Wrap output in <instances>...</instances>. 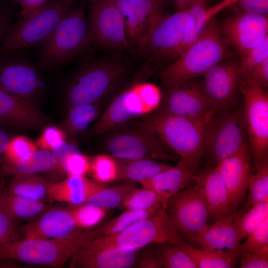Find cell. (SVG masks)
Returning <instances> with one entry per match:
<instances>
[{"mask_svg": "<svg viewBox=\"0 0 268 268\" xmlns=\"http://www.w3.org/2000/svg\"><path fill=\"white\" fill-rule=\"evenodd\" d=\"M127 68L115 59L97 58L82 63L65 85L64 99L68 109L78 105L105 103L122 84Z\"/></svg>", "mask_w": 268, "mask_h": 268, "instance_id": "cell-1", "label": "cell"}, {"mask_svg": "<svg viewBox=\"0 0 268 268\" xmlns=\"http://www.w3.org/2000/svg\"><path fill=\"white\" fill-rule=\"evenodd\" d=\"M92 44L82 3L57 25L41 46L35 63L42 70H55L81 56Z\"/></svg>", "mask_w": 268, "mask_h": 268, "instance_id": "cell-2", "label": "cell"}, {"mask_svg": "<svg viewBox=\"0 0 268 268\" xmlns=\"http://www.w3.org/2000/svg\"><path fill=\"white\" fill-rule=\"evenodd\" d=\"M228 54L220 27L213 18L178 59L162 71V82L168 88L203 76Z\"/></svg>", "mask_w": 268, "mask_h": 268, "instance_id": "cell-3", "label": "cell"}, {"mask_svg": "<svg viewBox=\"0 0 268 268\" xmlns=\"http://www.w3.org/2000/svg\"><path fill=\"white\" fill-rule=\"evenodd\" d=\"M100 237L99 225L92 228H80L63 238L18 240L0 246V258L61 267L79 248Z\"/></svg>", "mask_w": 268, "mask_h": 268, "instance_id": "cell-4", "label": "cell"}, {"mask_svg": "<svg viewBox=\"0 0 268 268\" xmlns=\"http://www.w3.org/2000/svg\"><path fill=\"white\" fill-rule=\"evenodd\" d=\"M140 123L155 132L182 159L197 170L204 154L208 122L158 110Z\"/></svg>", "mask_w": 268, "mask_h": 268, "instance_id": "cell-5", "label": "cell"}, {"mask_svg": "<svg viewBox=\"0 0 268 268\" xmlns=\"http://www.w3.org/2000/svg\"><path fill=\"white\" fill-rule=\"evenodd\" d=\"M78 0L50 1L32 15L12 24L0 46V56L41 46Z\"/></svg>", "mask_w": 268, "mask_h": 268, "instance_id": "cell-6", "label": "cell"}, {"mask_svg": "<svg viewBox=\"0 0 268 268\" xmlns=\"http://www.w3.org/2000/svg\"><path fill=\"white\" fill-rule=\"evenodd\" d=\"M163 99L160 88L148 82L135 83L116 95L94 124L92 134L109 132L130 119L151 113Z\"/></svg>", "mask_w": 268, "mask_h": 268, "instance_id": "cell-7", "label": "cell"}, {"mask_svg": "<svg viewBox=\"0 0 268 268\" xmlns=\"http://www.w3.org/2000/svg\"><path fill=\"white\" fill-rule=\"evenodd\" d=\"M182 240L162 207L155 214L135 222L119 233L96 238L87 244L97 248L137 251L151 244L169 242L179 245Z\"/></svg>", "mask_w": 268, "mask_h": 268, "instance_id": "cell-8", "label": "cell"}, {"mask_svg": "<svg viewBox=\"0 0 268 268\" xmlns=\"http://www.w3.org/2000/svg\"><path fill=\"white\" fill-rule=\"evenodd\" d=\"M111 131L104 141V147L116 158L168 161L179 157L155 132L140 122L133 126H120Z\"/></svg>", "mask_w": 268, "mask_h": 268, "instance_id": "cell-9", "label": "cell"}, {"mask_svg": "<svg viewBox=\"0 0 268 268\" xmlns=\"http://www.w3.org/2000/svg\"><path fill=\"white\" fill-rule=\"evenodd\" d=\"M240 89L244 97L242 112L255 170L268 163V93L243 81Z\"/></svg>", "mask_w": 268, "mask_h": 268, "instance_id": "cell-10", "label": "cell"}, {"mask_svg": "<svg viewBox=\"0 0 268 268\" xmlns=\"http://www.w3.org/2000/svg\"><path fill=\"white\" fill-rule=\"evenodd\" d=\"M246 138L242 111L225 110L220 112L207 123L204 154L207 152L216 165L247 143Z\"/></svg>", "mask_w": 268, "mask_h": 268, "instance_id": "cell-11", "label": "cell"}, {"mask_svg": "<svg viewBox=\"0 0 268 268\" xmlns=\"http://www.w3.org/2000/svg\"><path fill=\"white\" fill-rule=\"evenodd\" d=\"M22 50L0 56V89L32 101L46 85L35 62Z\"/></svg>", "mask_w": 268, "mask_h": 268, "instance_id": "cell-12", "label": "cell"}, {"mask_svg": "<svg viewBox=\"0 0 268 268\" xmlns=\"http://www.w3.org/2000/svg\"><path fill=\"white\" fill-rule=\"evenodd\" d=\"M165 209L175 230L183 240L208 225V209L198 179L195 184L171 198Z\"/></svg>", "mask_w": 268, "mask_h": 268, "instance_id": "cell-13", "label": "cell"}, {"mask_svg": "<svg viewBox=\"0 0 268 268\" xmlns=\"http://www.w3.org/2000/svg\"><path fill=\"white\" fill-rule=\"evenodd\" d=\"M87 22L92 44L126 49L130 46L122 17L111 0H88Z\"/></svg>", "mask_w": 268, "mask_h": 268, "instance_id": "cell-14", "label": "cell"}, {"mask_svg": "<svg viewBox=\"0 0 268 268\" xmlns=\"http://www.w3.org/2000/svg\"><path fill=\"white\" fill-rule=\"evenodd\" d=\"M188 8L163 17L137 47L145 58L161 60L177 56L183 40Z\"/></svg>", "mask_w": 268, "mask_h": 268, "instance_id": "cell-15", "label": "cell"}, {"mask_svg": "<svg viewBox=\"0 0 268 268\" xmlns=\"http://www.w3.org/2000/svg\"><path fill=\"white\" fill-rule=\"evenodd\" d=\"M167 89L159 110L206 122L213 116L212 105L202 83L190 79Z\"/></svg>", "mask_w": 268, "mask_h": 268, "instance_id": "cell-16", "label": "cell"}, {"mask_svg": "<svg viewBox=\"0 0 268 268\" xmlns=\"http://www.w3.org/2000/svg\"><path fill=\"white\" fill-rule=\"evenodd\" d=\"M268 15L242 13L226 19L220 27L225 43L242 58L268 36Z\"/></svg>", "mask_w": 268, "mask_h": 268, "instance_id": "cell-17", "label": "cell"}, {"mask_svg": "<svg viewBox=\"0 0 268 268\" xmlns=\"http://www.w3.org/2000/svg\"><path fill=\"white\" fill-rule=\"evenodd\" d=\"M124 21L130 46L137 48L163 17L152 0H111Z\"/></svg>", "mask_w": 268, "mask_h": 268, "instance_id": "cell-18", "label": "cell"}, {"mask_svg": "<svg viewBox=\"0 0 268 268\" xmlns=\"http://www.w3.org/2000/svg\"><path fill=\"white\" fill-rule=\"evenodd\" d=\"M203 76V88L212 105L214 115L226 110L237 88H240L241 77L238 64L234 62H220Z\"/></svg>", "mask_w": 268, "mask_h": 268, "instance_id": "cell-19", "label": "cell"}, {"mask_svg": "<svg viewBox=\"0 0 268 268\" xmlns=\"http://www.w3.org/2000/svg\"><path fill=\"white\" fill-rule=\"evenodd\" d=\"M249 149L247 143L215 166L236 210L245 198L252 175Z\"/></svg>", "mask_w": 268, "mask_h": 268, "instance_id": "cell-20", "label": "cell"}, {"mask_svg": "<svg viewBox=\"0 0 268 268\" xmlns=\"http://www.w3.org/2000/svg\"><path fill=\"white\" fill-rule=\"evenodd\" d=\"M141 254L140 250L124 251L92 247L87 243L71 256V268H136Z\"/></svg>", "mask_w": 268, "mask_h": 268, "instance_id": "cell-21", "label": "cell"}, {"mask_svg": "<svg viewBox=\"0 0 268 268\" xmlns=\"http://www.w3.org/2000/svg\"><path fill=\"white\" fill-rule=\"evenodd\" d=\"M236 212L219 220L203 230L191 235L184 241L197 248L210 251L225 250L238 247L241 240L236 218Z\"/></svg>", "mask_w": 268, "mask_h": 268, "instance_id": "cell-22", "label": "cell"}, {"mask_svg": "<svg viewBox=\"0 0 268 268\" xmlns=\"http://www.w3.org/2000/svg\"><path fill=\"white\" fill-rule=\"evenodd\" d=\"M189 162L181 159L177 164L154 177L140 182L144 187L156 192L160 196L163 208L176 193L194 185L198 175Z\"/></svg>", "mask_w": 268, "mask_h": 268, "instance_id": "cell-23", "label": "cell"}, {"mask_svg": "<svg viewBox=\"0 0 268 268\" xmlns=\"http://www.w3.org/2000/svg\"><path fill=\"white\" fill-rule=\"evenodd\" d=\"M49 120L31 101L0 89V123L21 130H35Z\"/></svg>", "mask_w": 268, "mask_h": 268, "instance_id": "cell-24", "label": "cell"}, {"mask_svg": "<svg viewBox=\"0 0 268 268\" xmlns=\"http://www.w3.org/2000/svg\"><path fill=\"white\" fill-rule=\"evenodd\" d=\"M208 212L209 222H215L236 213L224 182L215 166L198 175Z\"/></svg>", "mask_w": 268, "mask_h": 268, "instance_id": "cell-25", "label": "cell"}, {"mask_svg": "<svg viewBox=\"0 0 268 268\" xmlns=\"http://www.w3.org/2000/svg\"><path fill=\"white\" fill-rule=\"evenodd\" d=\"M79 229L67 209H54L25 226L23 231L25 239L46 240L65 238Z\"/></svg>", "mask_w": 268, "mask_h": 268, "instance_id": "cell-26", "label": "cell"}, {"mask_svg": "<svg viewBox=\"0 0 268 268\" xmlns=\"http://www.w3.org/2000/svg\"><path fill=\"white\" fill-rule=\"evenodd\" d=\"M105 186L84 176H68L57 183L48 182L47 193L53 200L79 205L84 203Z\"/></svg>", "mask_w": 268, "mask_h": 268, "instance_id": "cell-27", "label": "cell"}, {"mask_svg": "<svg viewBox=\"0 0 268 268\" xmlns=\"http://www.w3.org/2000/svg\"><path fill=\"white\" fill-rule=\"evenodd\" d=\"M179 246L194 261L198 268H233L240 256V245L225 250H206L194 247L184 240Z\"/></svg>", "mask_w": 268, "mask_h": 268, "instance_id": "cell-28", "label": "cell"}, {"mask_svg": "<svg viewBox=\"0 0 268 268\" xmlns=\"http://www.w3.org/2000/svg\"><path fill=\"white\" fill-rule=\"evenodd\" d=\"M116 159L118 166L117 180L123 182H141L171 167L152 159Z\"/></svg>", "mask_w": 268, "mask_h": 268, "instance_id": "cell-29", "label": "cell"}, {"mask_svg": "<svg viewBox=\"0 0 268 268\" xmlns=\"http://www.w3.org/2000/svg\"><path fill=\"white\" fill-rule=\"evenodd\" d=\"M45 209V205L41 201L29 199L8 191H4L0 198V211L14 220L33 217Z\"/></svg>", "mask_w": 268, "mask_h": 268, "instance_id": "cell-30", "label": "cell"}, {"mask_svg": "<svg viewBox=\"0 0 268 268\" xmlns=\"http://www.w3.org/2000/svg\"><path fill=\"white\" fill-rule=\"evenodd\" d=\"M210 0H193L188 8L185 36L178 51L180 56L201 35L208 23L205 16L210 6Z\"/></svg>", "mask_w": 268, "mask_h": 268, "instance_id": "cell-31", "label": "cell"}, {"mask_svg": "<svg viewBox=\"0 0 268 268\" xmlns=\"http://www.w3.org/2000/svg\"><path fill=\"white\" fill-rule=\"evenodd\" d=\"M58 160L49 150H37L27 158L17 163H7L4 169L12 174L35 173L52 170L58 166Z\"/></svg>", "mask_w": 268, "mask_h": 268, "instance_id": "cell-32", "label": "cell"}, {"mask_svg": "<svg viewBox=\"0 0 268 268\" xmlns=\"http://www.w3.org/2000/svg\"><path fill=\"white\" fill-rule=\"evenodd\" d=\"M48 182L35 173L13 175L8 191L29 199L41 201L48 195Z\"/></svg>", "mask_w": 268, "mask_h": 268, "instance_id": "cell-33", "label": "cell"}, {"mask_svg": "<svg viewBox=\"0 0 268 268\" xmlns=\"http://www.w3.org/2000/svg\"><path fill=\"white\" fill-rule=\"evenodd\" d=\"M136 187H137V183L132 182H124L110 187L105 186L84 203L108 210L122 207L127 195Z\"/></svg>", "mask_w": 268, "mask_h": 268, "instance_id": "cell-34", "label": "cell"}, {"mask_svg": "<svg viewBox=\"0 0 268 268\" xmlns=\"http://www.w3.org/2000/svg\"><path fill=\"white\" fill-rule=\"evenodd\" d=\"M104 105L88 103L74 106L69 109L64 121L65 131L74 135L85 130L100 113Z\"/></svg>", "mask_w": 268, "mask_h": 268, "instance_id": "cell-35", "label": "cell"}, {"mask_svg": "<svg viewBox=\"0 0 268 268\" xmlns=\"http://www.w3.org/2000/svg\"><path fill=\"white\" fill-rule=\"evenodd\" d=\"M162 207L160 204L144 210H126L120 215L99 225L101 237L119 233L135 222L155 214Z\"/></svg>", "mask_w": 268, "mask_h": 268, "instance_id": "cell-36", "label": "cell"}, {"mask_svg": "<svg viewBox=\"0 0 268 268\" xmlns=\"http://www.w3.org/2000/svg\"><path fill=\"white\" fill-rule=\"evenodd\" d=\"M157 244L155 252L162 268H198L193 259L179 246L169 242Z\"/></svg>", "mask_w": 268, "mask_h": 268, "instance_id": "cell-37", "label": "cell"}, {"mask_svg": "<svg viewBox=\"0 0 268 268\" xmlns=\"http://www.w3.org/2000/svg\"><path fill=\"white\" fill-rule=\"evenodd\" d=\"M161 204V198L155 191L136 187L126 196L122 207L125 210H144Z\"/></svg>", "mask_w": 268, "mask_h": 268, "instance_id": "cell-38", "label": "cell"}, {"mask_svg": "<svg viewBox=\"0 0 268 268\" xmlns=\"http://www.w3.org/2000/svg\"><path fill=\"white\" fill-rule=\"evenodd\" d=\"M89 172L94 180L102 183L115 181L118 178L116 159L112 155L99 154L90 159Z\"/></svg>", "mask_w": 268, "mask_h": 268, "instance_id": "cell-39", "label": "cell"}, {"mask_svg": "<svg viewBox=\"0 0 268 268\" xmlns=\"http://www.w3.org/2000/svg\"><path fill=\"white\" fill-rule=\"evenodd\" d=\"M67 209L72 216L77 226L82 229L99 225L108 210L85 203L73 205Z\"/></svg>", "mask_w": 268, "mask_h": 268, "instance_id": "cell-40", "label": "cell"}, {"mask_svg": "<svg viewBox=\"0 0 268 268\" xmlns=\"http://www.w3.org/2000/svg\"><path fill=\"white\" fill-rule=\"evenodd\" d=\"M268 217V201H262L252 206L243 216L236 218L239 238L241 241L247 238Z\"/></svg>", "mask_w": 268, "mask_h": 268, "instance_id": "cell-41", "label": "cell"}, {"mask_svg": "<svg viewBox=\"0 0 268 268\" xmlns=\"http://www.w3.org/2000/svg\"><path fill=\"white\" fill-rule=\"evenodd\" d=\"M255 170V173L252 174L249 182L247 207L268 201V163Z\"/></svg>", "mask_w": 268, "mask_h": 268, "instance_id": "cell-42", "label": "cell"}, {"mask_svg": "<svg viewBox=\"0 0 268 268\" xmlns=\"http://www.w3.org/2000/svg\"><path fill=\"white\" fill-rule=\"evenodd\" d=\"M32 140L24 136H17L10 139L4 155L7 163H17L27 158L37 150Z\"/></svg>", "mask_w": 268, "mask_h": 268, "instance_id": "cell-43", "label": "cell"}, {"mask_svg": "<svg viewBox=\"0 0 268 268\" xmlns=\"http://www.w3.org/2000/svg\"><path fill=\"white\" fill-rule=\"evenodd\" d=\"M58 162V166L68 176H84L89 171L90 159L81 152L67 154Z\"/></svg>", "mask_w": 268, "mask_h": 268, "instance_id": "cell-44", "label": "cell"}, {"mask_svg": "<svg viewBox=\"0 0 268 268\" xmlns=\"http://www.w3.org/2000/svg\"><path fill=\"white\" fill-rule=\"evenodd\" d=\"M268 58V36L259 44L252 48L238 63L241 79L254 67Z\"/></svg>", "mask_w": 268, "mask_h": 268, "instance_id": "cell-45", "label": "cell"}, {"mask_svg": "<svg viewBox=\"0 0 268 268\" xmlns=\"http://www.w3.org/2000/svg\"><path fill=\"white\" fill-rule=\"evenodd\" d=\"M241 253L268 250V217L240 244Z\"/></svg>", "mask_w": 268, "mask_h": 268, "instance_id": "cell-46", "label": "cell"}, {"mask_svg": "<svg viewBox=\"0 0 268 268\" xmlns=\"http://www.w3.org/2000/svg\"><path fill=\"white\" fill-rule=\"evenodd\" d=\"M66 133L62 128L50 125L45 128L36 143L41 149L51 150L66 140Z\"/></svg>", "mask_w": 268, "mask_h": 268, "instance_id": "cell-47", "label": "cell"}, {"mask_svg": "<svg viewBox=\"0 0 268 268\" xmlns=\"http://www.w3.org/2000/svg\"><path fill=\"white\" fill-rule=\"evenodd\" d=\"M241 81L266 91L268 87V58L254 67Z\"/></svg>", "mask_w": 268, "mask_h": 268, "instance_id": "cell-48", "label": "cell"}, {"mask_svg": "<svg viewBox=\"0 0 268 268\" xmlns=\"http://www.w3.org/2000/svg\"><path fill=\"white\" fill-rule=\"evenodd\" d=\"M229 8L235 15L242 13L268 15V0H238Z\"/></svg>", "mask_w": 268, "mask_h": 268, "instance_id": "cell-49", "label": "cell"}, {"mask_svg": "<svg viewBox=\"0 0 268 268\" xmlns=\"http://www.w3.org/2000/svg\"><path fill=\"white\" fill-rule=\"evenodd\" d=\"M18 240L15 220L0 211V246Z\"/></svg>", "mask_w": 268, "mask_h": 268, "instance_id": "cell-50", "label": "cell"}, {"mask_svg": "<svg viewBox=\"0 0 268 268\" xmlns=\"http://www.w3.org/2000/svg\"><path fill=\"white\" fill-rule=\"evenodd\" d=\"M17 5V3L7 0L0 3V42L4 40L12 24Z\"/></svg>", "mask_w": 268, "mask_h": 268, "instance_id": "cell-51", "label": "cell"}, {"mask_svg": "<svg viewBox=\"0 0 268 268\" xmlns=\"http://www.w3.org/2000/svg\"><path fill=\"white\" fill-rule=\"evenodd\" d=\"M241 268H268V250L240 253Z\"/></svg>", "mask_w": 268, "mask_h": 268, "instance_id": "cell-52", "label": "cell"}, {"mask_svg": "<svg viewBox=\"0 0 268 268\" xmlns=\"http://www.w3.org/2000/svg\"><path fill=\"white\" fill-rule=\"evenodd\" d=\"M49 1V0H17V3L20 7V18L32 15L43 8Z\"/></svg>", "mask_w": 268, "mask_h": 268, "instance_id": "cell-53", "label": "cell"}, {"mask_svg": "<svg viewBox=\"0 0 268 268\" xmlns=\"http://www.w3.org/2000/svg\"><path fill=\"white\" fill-rule=\"evenodd\" d=\"M139 268H161L159 259L155 251L141 255L136 265Z\"/></svg>", "mask_w": 268, "mask_h": 268, "instance_id": "cell-54", "label": "cell"}, {"mask_svg": "<svg viewBox=\"0 0 268 268\" xmlns=\"http://www.w3.org/2000/svg\"><path fill=\"white\" fill-rule=\"evenodd\" d=\"M55 157L59 160L64 156L71 152H80L78 147L74 144L67 142L66 140L57 147H55L51 150Z\"/></svg>", "mask_w": 268, "mask_h": 268, "instance_id": "cell-55", "label": "cell"}, {"mask_svg": "<svg viewBox=\"0 0 268 268\" xmlns=\"http://www.w3.org/2000/svg\"><path fill=\"white\" fill-rule=\"evenodd\" d=\"M10 139L8 134L0 127V157L4 154Z\"/></svg>", "mask_w": 268, "mask_h": 268, "instance_id": "cell-56", "label": "cell"}, {"mask_svg": "<svg viewBox=\"0 0 268 268\" xmlns=\"http://www.w3.org/2000/svg\"><path fill=\"white\" fill-rule=\"evenodd\" d=\"M192 0H174L177 11H183L188 9Z\"/></svg>", "mask_w": 268, "mask_h": 268, "instance_id": "cell-57", "label": "cell"}, {"mask_svg": "<svg viewBox=\"0 0 268 268\" xmlns=\"http://www.w3.org/2000/svg\"><path fill=\"white\" fill-rule=\"evenodd\" d=\"M155 5L161 10H162V7L164 0H152Z\"/></svg>", "mask_w": 268, "mask_h": 268, "instance_id": "cell-58", "label": "cell"}, {"mask_svg": "<svg viewBox=\"0 0 268 268\" xmlns=\"http://www.w3.org/2000/svg\"><path fill=\"white\" fill-rule=\"evenodd\" d=\"M3 192H2L1 190V187L0 185V198L2 194H3Z\"/></svg>", "mask_w": 268, "mask_h": 268, "instance_id": "cell-59", "label": "cell"}, {"mask_svg": "<svg viewBox=\"0 0 268 268\" xmlns=\"http://www.w3.org/2000/svg\"><path fill=\"white\" fill-rule=\"evenodd\" d=\"M7 0L14 2H16V3H17V0Z\"/></svg>", "mask_w": 268, "mask_h": 268, "instance_id": "cell-60", "label": "cell"}, {"mask_svg": "<svg viewBox=\"0 0 268 268\" xmlns=\"http://www.w3.org/2000/svg\"><path fill=\"white\" fill-rule=\"evenodd\" d=\"M56 0H49V2H50V1H56Z\"/></svg>", "mask_w": 268, "mask_h": 268, "instance_id": "cell-61", "label": "cell"}, {"mask_svg": "<svg viewBox=\"0 0 268 268\" xmlns=\"http://www.w3.org/2000/svg\"><path fill=\"white\" fill-rule=\"evenodd\" d=\"M3 0H0V3Z\"/></svg>", "mask_w": 268, "mask_h": 268, "instance_id": "cell-62", "label": "cell"}]
</instances>
